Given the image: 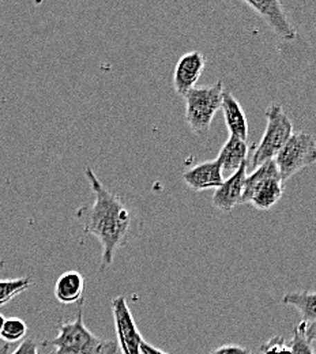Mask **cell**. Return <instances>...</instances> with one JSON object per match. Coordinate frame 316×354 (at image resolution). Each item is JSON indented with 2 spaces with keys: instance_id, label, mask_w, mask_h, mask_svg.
<instances>
[{
  "instance_id": "1",
  "label": "cell",
  "mask_w": 316,
  "mask_h": 354,
  "mask_svg": "<svg viewBox=\"0 0 316 354\" xmlns=\"http://www.w3.org/2000/svg\"><path fill=\"white\" fill-rule=\"evenodd\" d=\"M91 183L94 202L78 210L77 218L84 230L91 233L102 245V267L112 265L116 251L130 241L136 229V217L120 196L106 189L91 168L85 169Z\"/></svg>"
},
{
  "instance_id": "2",
  "label": "cell",
  "mask_w": 316,
  "mask_h": 354,
  "mask_svg": "<svg viewBox=\"0 0 316 354\" xmlns=\"http://www.w3.org/2000/svg\"><path fill=\"white\" fill-rule=\"evenodd\" d=\"M85 299L78 303L77 317L73 322H62L57 335L44 341L43 346L52 348L49 354H116L119 348L115 341L94 335L84 322Z\"/></svg>"
},
{
  "instance_id": "3",
  "label": "cell",
  "mask_w": 316,
  "mask_h": 354,
  "mask_svg": "<svg viewBox=\"0 0 316 354\" xmlns=\"http://www.w3.org/2000/svg\"><path fill=\"white\" fill-rule=\"evenodd\" d=\"M224 85L221 81L195 86L185 95V122L194 133H207L212 127L216 113L221 109Z\"/></svg>"
},
{
  "instance_id": "4",
  "label": "cell",
  "mask_w": 316,
  "mask_h": 354,
  "mask_svg": "<svg viewBox=\"0 0 316 354\" xmlns=\"http://www.w3.org/2000/svg\"><path fill=\"white\" fill-rule=\"evenodd\" d=\"M284 195V181L275 161L259 165L244 180V191L240 205L251 203L258 210H269Z\"/></svg>"
},
{
  "instance_id": "5",
  "label": "cell",
  "mask_w": 316,
  "mask_h": 354,
  "mask_svg": "<svg viewBox=\"0 0 316 354\" xmlns=\"http://www.w3.org/2000/svg\"><path fill=\"white\" fill-rule=\"evenodd\" d=\"M265 116L268 126L251 158V164L255 168L274 160L293 133V123L279 104L269 105Z\"/></svg>"
},
{
  "instance_id": "6",
  "label": "cell",
  "mask_w": 316,
  "mask_h": 354,
  "mask_svg": "<svg viewBox=\"0 0 316 354\" xmlns=\"http://www.w3.org/2000/svg\"><path fill=\"white\" fill-rule=\"evenodd\" d=\"M274 161L285 183L301 169L316 164L315 138L306 131L292 133Z\"/></svg>"
},
{
  "instance_id": "7",
  "label": "cell",
  "mask_w": 316,
  "mask_h": 354,
  "mask_svg": "<svg viewBox=\"0 0 316 354\" xmlns=\"http://www.w3.org/2000/svg\"><path fill=\"white\" fill-rule=\"evenodd\" d=\"M111 308L113 313L115 330L118 335V348L122 354H140V345L143 342L142 334L136 327L133 313L129 308L124 296H118L112 300Z\"/></svg>"
},
{
  "instance_id": "8",
  "label": "cell",
  "mask_w": 316,
  "mask_h": 354,
  "mask_svg": "<svg viewBox=\"0 0 316 354\" xmlns=\"http://www.w3.org/2000/svg\"><path fill=\"white\" fill-rule=\"evenodd\" d=\"M248 7L257 11L271 28V30L285 41H295L297 37L296 29L288 19L281 1L278 0H245Z\"/></svg>"
},
{
  "instance_id": "9",
  "label": "cell",
  "mask_w": 316,
  "mask_h": 354,
  "mask_svg": "<svg viewBox=\"0 0 316 354\" xmlns=\"http://www.w3.org/2000/svg\"><path fill=\"white\" fill-rule=\"evenodd\" d=\"M206 67V59L202 52L192 50L181 56L174 73V86L176 93L184 97L191 88L196 86L203 70Z\"/></svg>"
},
{
  "instance_id": "10",
  "label": "cell",
  "mask_w": 316,
  "mask_h": 354,
  "mask_svg": "<svg viewBox=\"0 0 316 354\" xmlns=\"http://www.w3.org/2000/svg\"><path fill=\"white\" fill-rule=\"evenodd\" d=\"M250 160L245 161L234 174H232L229 178L224 180V183L216 189L213 196V206L224 213L232 212L237 205L241 202L243 191H244V180L247 176Z\"/></svg>"
},
{
  "instance_id": "11",
  "label": "cell",
  "mask_w": 316,
  "mask_h": 354,
  "mask_svg": "<svg viewBox=\"0 0 316 354\" xmlns=\"http://www.w3.org/2000/svg\"><path fill=\"white\" fill-rule=\"evenodd\" d=\"M185 184L195 191L217 189L224 183V172L220 161L210 160L201 162L184 174Z\"/></svg>"
},
{
  "instance_id": "12",
  "label": "cell",
  "mask_w": 316,
  "mask_h": 354,
  "mask_svg": "<svg viewBox=\"0 0 316 354\" xmlns=\"http://www.w3.org/2000/svg\"><path fill=\"white\" fill-rule=\"evenodd\" d=\"M85 278L78 271L63 272L55 283V299L63 306L78 304L84 299Z\"/></svg>"
},
{
  "instance_id": "13",
  "label": "cell",
  "mask_w": 316,
  "mask_h": 354,
  "mask_svg": "<svg viewBox=\"0 0 316 354\" xmlns=\"http://www.w3.org/2000/svg\"><path fill=\"white\" fill-rule=\"evenodd\" d=\"M221 111L224 113L226 127L230 135L247 142L248 139L247 116L243 111V106L237 101V98L227 90H224V94H223Z\"/></svg>"
},
{
  "instance_id": "14",
  "label": "cell",
  "mask_w": 316,
  "mask_h": 354,
  "mask_svg": "<svg viewBox=\"0 0 316 354\" xmlns=\"http://www.w3.org/2000/svg\"><path fill=\"white\" fill-rule=\"evenodd\" d=\"M217 160L223 167V172L234 174L245 161H248V143L240 138L229 135Z\"/></svg>"
},
{
  "instance_id": "15",
  "label": "cell",
  "mask_w": 316,
  "mask_h": 354,
  "mask_svg": "<svg viewBox=\"0 0 316 354\" xmlns=\"http://www.w3.org/2000/svg\"><path fill=\"white\" fill-rule=\"evenodd\" d=\"M282 303L299 310L303 322L316 323V292H292L284 296Z\"/></svg>"
},
{
  "instance_id": "16",
  "label": "cell",
  "mask_w": 316,
  "mask_h": 354,
  "mask_svg": "<svg viewBox=\"0 0 316 354\" xmlns=\"http://www.w3.org/2000/svg\"><path fill=\"white\" fill-rule=\"evenodd\" d=\"M33 285L30 277L0 279V307H4L17 296L25 293Z\"/></svg>"
},
{
  "instance_id": "17",
  "label": "cell",
  "mask_w": 316,
  "mask_h": 354,
  "mask_svg": "<svg viewBox=\"0 0 316 354\" xmlns=\"http://www.w3.org/2000/svg\"><path fill=\"white\" fill-rule=\"evenodd\" d=\"M26 334H28V326L22 319L8 317L4 322L0 339L4 341L6 344H14V342L24 341Z\"/></svg>"
},
{
  "instance_id": "18",
  "label": "cell",
  "mask_w": 316,
  "mask_h": 354,
  "mask_svg": "<svg viewBox=\"0 0 316 354\" xmlns=\"http://www.w3.org/2000/svg\"><path fill=\"white\" fill-rule=\"evenodd\" d=\"M292 354H314L313 344L306 337V323L301 322L293 330V338L290 342Z\"/></svg>"
},
{
  "instance_id": "19",
  "label": "cell",
  "mask_w": 316,
  "mask_h": 354,
  "mask_svg": "<svg viewBox=\"0 0 316 354\" xmlns=\"http://www.w3.org/2000/svg\"><path fill=\"white\" fill-rule=\"evenodd\" d=\"M259 351L262 354H292L290 344H288L281 335H275L269 341L263 342Z\"/></svg>"
},
{
  "instance_id": "20",
  "label": "cell",
  "mask_w": 316,
  "mask_h": 354,
  "mask_svg": "<svg viewBox=\"0 0 316 354\" xmlns=\"http://www.w3.org/2000/svg\"><path fill=\"white\" fill-rule=\"evenodd\" d=\"M10 354H39V345L33 339H24Z\"/></svg>"
},
{
  "instance_id": "21",
  "label": "cell",
  "mask_w": 316,
  "mask_h": 354,
  "mask_svg": "<svg viewBox=\"0 0 316 354\" xmlns=\"http://www.w3.org/2000/svg\"><path fill=\"white\" fill-rule=\"evenodd\" d=\"M210 354H251V351L240 345H224L214 349Z\"/></svg>"
},
{
  "instance_id": "22",
  "label": "cell",
  "mask_w": 316,
  "mask_h": 354,
  "mask_svg": "<svg viewBox=\"0 0 316 354\" xmlns=\"http://www.w3.org/2000/svg\"><path fill=\"white\" fill-rule=\"evenodd\" d=\"M140 354H168L165 353V352H162V351H160L158 348H156V346H151L150 344H147V342H142V345H140Z\"/></svg>"
},
{
  "instance_id": "23",
  "label": "cell",
  "mask_w": 316,
  "mask_h": 354,
  "mask_svg": "<svg viewBox=\"0 0 316 354\" xmlns=\"http://www.w3.org/2000/svg\"><path fill=\"white\" fill-rule=\"evenodd\" d=\"M306 337L311 344L316 342V323H306Z\"/></svg>"
},
{
  "instance_id": "24",
  "label": "cell",
  "mask_w": 316,
  "mask_h": 354,
  "mask_svg": "<svg viewBox=\"0 0 316 354\" xmlns=\"http://www.w3.org/2000/svg\"><path fill=\"white\" fill-rule=\"evenodd\" d=\"M11 353V349H10V344H1L0 345V354H10Z\"/></svg>"
},
{
  "instance_id": "25",
  "label": "cell",
  "mask_w": 316,
  "mask_h": 354,
  "mask_svg": "<svg viewBox=\"0 0 316 354\" xmlns=\"http://www.w3.org/2000/svg\"><path fill=\"white\" fill-rule=\"evenodd\" d=\"M4 322H6V317H4V315H1V313H0V338H1V330H3Z\"/></svg>"
}]
</instances>
